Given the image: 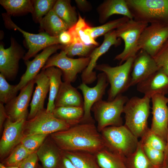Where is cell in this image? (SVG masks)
<instances>
[{
	"mask_svg": "<svg viewBox=\"0 0 168 168\" xmlns=\"http://www.w3.org/2000/svg\"><path fill=\"white\" fill-rule=\"evenodd\" d=\"M50 138L63 152L83 151L96 154L105 147L100 133L92 123H80L51 134Z\"/></svg>",
	"mask_w": 168,
	"mask_h": 168,
	"instance_id": "6da1fadb",
	"label": "cell"
},
{
	"mask_svg": "<svg viewBox=\"0 0 168 168\" xmlns=\"http://www.w3.org/2000/svg\"><path fill=\"white\" fill-rule=\"evenodd\" d=\"M151 98L133 96L128 99L124 108L125 126L138 138L149 129L147 120L150 114Z\"/></svg>",
	"mask_w": 168,
	"mask_h": 168,
	"instance_id": "7a4b0ae2",
	"label": "cell"
},
{
	"mask_svg": "<svg viewBox=\"0 0 168 168\" xmlns=\"http://www.w3.org/2000/svg\"><path fill=\"white\" fill-rule=\"evenodd\" d=\"M134 20L168 25V0H126Z\"/></svg>",
	"mask_w": 168,
	"mask_h": 168,
	"instance_id": "3957f363",
	"label": "cell"
},
{
	"mask_svg": "<svg viewBox=\"0 0 168 168\" xmlns=\"http://www.w3.org/2000/svg\"><path fill=\"white\" fill-rule=\"evenodd\" d=\"M105 147L126 158L132 153L138 145V138L124 125L111 126L100 132Z\"/></svg>",
	"mask_w": 168,
	"mask_h": 168,
	"instance_id": "277c9868",
	"label": "cell"
},
{
	"mask_svg": "<svg viewBox=\"0 0 168 168\" xmlns=\"http://www.w3.org/2000/svg\"><path fill=\"white\" fill-rule=\"evenodd\" d=\"M134 58H131L119 66L112 67L107 64L97 65L95 69L106 75L110 87L107 100H114L131 86V73Z\"/></svg>",
	"mask_w": 168,
	"mask_h": 168,
	"instance_id": "5b68a950",
	"label": "cell"
},
{
	"mask_svg": "<svg viewBox=\"0 0 168 168\" xmlns=\"http://www.w3.org/2000/svg\"><path fill=\"white\" fill-rule=\"evenodd\" d=\"M128 99L127 96L122 94L112 100L106 101L102 99L94 104L91 111L94 114L99 132L108 127L123 125L121 115Z\"/></svg>",
	"mask_w": 168,
	"mask_h": 168,
	"instance_id": "8992f818",
	"label": "cell"
},
{
	"mask_svg": "<svg viewBox=\"0 0 168 168\" xmlns=\"http://www.w3.org/2000/svg\"><path fill=\"white\" fill-rule=\"evenodd\" d=\"M148 24L129 19L116 29L117 36L122 39L124 43L123 51L116 55L114 60L120 61L119 65L131 58L135 57L139 49L138 43L141 35Z\"/></svg>",
	"mask_w": 168,
	"mask_h": 168,
	"instance_id": "52a82bcc",
	"label": "cell"
},
{
	"mask_svg": "<svg viewBox=\"0 0 168 168\" xmlns=\"http://www.w3.org/2000/svg\"><path fill=\"white\" fill-rule=\"evenodd\" d=\"M71 126L56 117L53 113L44 109L32 118L26 120L23 130L24 137L36 134L48 135L68 129Z\"/></svg>",
	"mask_w": 168,
	"mask_h": 168,
	"instance_id": "ba28073f",
	"label": "cell"
},
{
	"mask_svg": "<svg viewBox=\"0 0 168 168\" xmlns=\"http://www.w3.org/2000/svg\"><path fill=\"white\" fill-rule=\"evenodd\" d=\"M90 60L89 57L72 58L62 50L59 53L50 57L42 69L56 67L62 71L63 82L71 83L76 81L78 74L82 72L86 68Z\"/></svg>",
	"mask_w": 168,
	"mask_h": 168,
	"instance_id": "9c48e42d",
	"label": "cell"
},
{
	"mask_svg": "<svg viewBox=\"0 0 168 168\" xmlns=\"http://www.w3.org/2000/svg\"><path fill=\"white\" fill-rule=\"evenodd\" d=\"M2 15L6 27L18 30L25 38L28 50L23 58L24 61L36 56L40 50L49 46L60 44L58 36H51L45 32H41L37 34L29 33L17 26L12 21L11 16L7 13H2Z\"/></svg>",
	"mask_w": 168,
	"mask_h": 168,
	"instance_id": "30bf717a",
	"label": "cell"
},
{
	"mask_svg": "<svg viewBox=\"0 0 168 168\" xmlns=\"http://www.w3.org/2000/svg\"><path fill=\"white\" fill-rule=\"evenodd\" d=\"M168 40V25L152 23L147 26L142 33L138 45L153 57L163 44Z\"/></svg>",
	"mask_w": 168,
	"mask_h": 168,
	"instance_id": "8fae6325",
	"label": "cell"
},
{
	"mask_svg": "<svg viewBox=\"0 0 168 168\" xmlns=\"http://www.w3.org/2000/svg\"><path fill=\"white\" fill-rule=\"evenodd\" d=\"M96 84L93 87L82 83L77 87L82 91L83 98L84 115L81 123H94L91 114V108L95 103L102 99L109 85L106 75L103 72L98 74Z\"/></svg>",
	"mask_w": 168,
	"mask_h": 168,
	"instance_id": "7c38bea8",
	"label": "cell"
},
{
	"mask_svg": "<svg viewBox=\"0 0 168 168\" xmlns=\"http://www.w3.org/2000/svg\"><path fill=\"white\" fill-rule=\"evenodd\" d=\"M11 45L5 49L2 44L0 45V72L6 79H14L17 73L19 62L25 54L22 48L13 38H11Z\"/></svg>",
	"mask_w": 168,
	"mask_h": 168,
	"instance_id": "4fadbf2b",
	"label": "cell"
},
{
	"mask_svg": "<svg viewBox=\"0 0 168 168\" xmlns=\"http://www.w3.org/2000/svg\"><path fill=\"white\" fill-rule=\"evenodd\" d=\"M104 36L101 44L94 49L89 56L90 58L89 63L81 75L82 83L90 84L97 79L96 72L93 70L97 65V60L107 52L111 46L114 45L117 47L121 44V39L117 37L116 30L109 31Z\"/></svg>",
	"mask_w": 168,
	"mask_h": 168,
	"instance_id": "5bb4252c",
	"label": "cell"
},
{
	"mask_svg": "<svg viewBox=\"0 0 168 168\" xmlns=\"http://www.w3.org/2000/svg\"><path fill=\"white\" fill-rule=\"evenodd\" d=\"M151 99L152 116L150 129L166 142L168 133V97L158 94Z\"/></svg>",
	"mask_w": 168,
	"mask_h": 168,
	"instance_id": "9a60e30c",
	"label": "cell"
},
{
	"mask_svg": "<svg viewBox=\"0 0 168 168\" xmlns=\"http://www.w3.org/2000/svg\"><path fill=\"white\" fill-rule=\"evenodd\" d=\"M35 83L34 79L29 82L20 90L19 95L5 106L8 117L12 121L21 119H26L28 118V107Z\"/></svg>",
	"mask_w": 168,
	"mask_h": 168,
	"instance_id": "2e32d148",
	"label": "cell"
},
{
	"mask_svg": "<svg viewBox=\"0 0 168 168\" xmlns=\"http://www.w3.org/2000/svg\"><path fill=\"white\" fill-rule=\"evenodd\" d=\"M26 120L21 119L13 122L9 117L7 119L0 141L1 157L6 155L15 147L21 143L24 138V127Z\"/></svg>",
	"mask_w": 168,
	"mask_h": 168,
	"instance_id": "e0dca14e",
	"label": "cell"
},
{
	"mask_svg": "<svg viewBox=\"0 0 168 168\" xmlns=\"http://www.w3.org/2000/svg\"><path fill=\"white\" fill-rule=\"evenodd\" d=\"M63 47V45L61 44L49 46L36 55L32 60L24 61L26 66V70L21 76L19 83L16 85V90L18 91L20 90L29 82L34 79L39 73L40 69H42L50 56L58 50L62 49Z\"/></svg>",
	"mask_w": 168,
	"mask_h": 168,
	"instance_id": "ac0fdd59",
	"label": "cell"
},
{
	"mask_svg": "<svg viewBox=\"0 0 168 168\" xmlns=\"http://www.w3.org/2000/svg\"><path fill=\"white\" fill-rule=\"evenodd\" d=\"M159 69L153 57L143 50H140L133 63L131 86L145 80Z\"/></svg>",
	"mask_w": 168,
	"mask_h": 168,
	"instance_id": "d6986e66",
	"label": "cell"
},
{
	"mask_svg": "<svg viewBox=\"0 0 168 168\" xmlns=\"http://www.w3.org/2000/svg\"><path fill=\"white\" fill-rule=\"evenodd\" d=\"M137 85L139 92L151 99L156 94L166 95L168 92V76L159 69Z\"/></svg>",
	"mask_w": 168,
	"mask_h": 168,
	"instance_id": "ffe728a7",
	"label": "cell"
},
{
	"mask_svg": "<svg viewBox=\"0 0 168 168\" xmlns=\"http://www.w3.org/2000/svg\"><path fill=\"white\" fill-rule=\"evenodd\" d=\"M34 80L36 86L30 104V110L27 120L32 118L38 112L44 109L45 100L49 89V79L45 70H42Z\"/></svg>",
	"mask_w": 168,
	"mask_h": 168,
	"instance_id": "44dd1931",
	"label": "cell"
},
{
	"mask_svg": "<svg viewBox=\"0 0 168 168\" xmlns=\"http://www.w3.org/2000/svg\"><path fill=\"white\" fill-rule=\"evenodd\" d=\"M99 21L105 23L111 16L121 15L130 19H133L126 0H106L104 1L97 8Z\"/></svg>",
	"mask_w": 168,
	"mask_h": 168,
	"instance_id": "7402d4cb",
	"label": "cell"
},
{
	"mask_svg": "<svg viewBox=\"0 0 168 168\" xmlns=\"http://www.w3.org/2000/svg\"><path fill=\"white\" fill-rule=\"evenodd\" d=\"M83 99L77 88L71 83L62 82L56 98L55 107L64 106L82 107Z\"/></svg>",
	"mask_w": 168,
	"mask_h": 168,
	"instance_id": "603a6c76",
	"label": "cell"
},
{
	"mask_svg": "<svg viewBox=\"0 0 168 168\" xmlns=\"http://www.w3.org/2000/svg\"><path fill=\"white\" fill-rule=\"evenodd\" d=\"M36 153L44 168H56L61 157L62 151L50 138L44 141Z\"/></svg>",
	"mask_w": 168,
	"mask_h": 168,
	"instance_id": "cb8c5ba5",
	"label": "cell"
},
{
	"mask_svg": "<svg viewBox=\"0 0 168 168\" xmlns=\"http://www.w3.org/2000/svg\"><path fill=\"white\" fill-rule=\"evenodd\" d=\"M91 28L78 13L77 22L68 29L73 36V42H81L87 45H98V43L91 36Z\"/></svg>",
	"mask_w": 168,
	"mask_h": 168,
	"instance_id": "d4e9b609",
	"label": "cell"
},
{
	"mask_svg": "<svg viewBox=\"0 0 168 168\" xmlns=\"http://www.w3.org/2000/svg\"><path fill=\"white\" fill-rule=\"evenodd\" d=\"M44 70L49 81V95L46 110L53 113L55 108V100L62 82L61 77L63 73L60 69L54 67H50Z\"/></svg>",
	"mask_w": 168,
	"mask_h": 168,
	"instance_id": "484cf974",
	"label": "cell"
},
{
	"mask_svg": "<svg viewBox=\"0 0 168 168\" xmlns=\"http://www.w3.org/2000/svg\"><path fill=\"white\" fill-rule=\"evenodd\" d=\"M40 27L51 36H57L62 32L68 30V25L52 9L40 23Z\"/></svg>",
	"mask_w": 168,
	"mask_h": 168,
	"instance_id": "4316f807",
	"label": "cell"
},
{
	"mask_svg": "<svg viewBox=\"0 0 168 168\" xmlns=\"http://www.w3.org/2000/svg\"><path fill=\"white\" fill-rule=\"evenodd\" d=\"M96 155L100 168H127L125 158L105 147Z\"/></svg>",
	"mask_w": 168,
	"mask_h": 168,
	"instance_id": "83f0119b",
	"label": "cell"
},
{
	"mask_svg": "<svg viewBox=\"0 0 168 168\" xmlns=\"http://www.w3.org/2000/svg\"><path fill=\"white\" fill-rule=\"evenodd\" d=\"M52 9L68 25L69 29L77 22L78 16L75 7L71 4L70 0H56Z\"/></svg>",
	"mask_w": 168,
	"mask_h": 168,
	"instance_id": "f1b7e54d",
	"label": "cell"
},
{
	"mask_svg": "<svg viewBox=\"0 0 168 168\" xmlns=\"http://www.w3.org/2000/svg\"><path fill=\"white\" fill-rule=\"evenodd\" d=\"M62 152L76 168H100L96 154L83 151Z\"/></svg>",
	"mask_w": 168,
	"mask_h": 168,
	"instance_id": "f546056e",
	"label": "cell"
},
{
	"mask_svg": "<svg viewBox=\"0 0 168 168\" xmlns=\"http://www.w3.org/2000/svg\"><path fill=\"white\" fill-rule=\"evenodd\" d=\"M53 113L56 117L72 126L81 123L84 111L82 107H55Z\"/></svg>",
	"mask_w": 168,
	"mask_h": 168,
	"instance_id": "4dcf8cb0",
	"label": "cell"
},
{
	"mask_svg": "<svg viewBox=\"0 0 168 168\" xmlns=\"http://www.w3.org/2000/svg\"><path fill=\"white\" fill-rule=\"evenodd\" d=\"M0 4L11 16H18L33 11V1L30 0H1Z\"/></svg>",
	"mask_w": 168,
	"mask_h": 168,
	"instance_id": "1f68e13d",
	"label": "cell"
},
{
	"mask_svg": "<svg viewBox=\"0 0 168 168\" xmlns=\"http://www.w3.org/2000/svg\"><path fill=\"white\" fill-rule=\"evenodd\" d=\"M127 168H161L153 165L148 159L143 151L141 142L139 140L135 150L125 158Z\"/></svg>",
	"mask_w": 168,
	"mask_h": 168,
	"instance_id": "d6a6232c",
	"label": "cell"
},
{
	"mask_svg": "<svg viewBox=\"0 0 168 168\" xmlns=\"http://www.w3.org/2000/svg\"><path fill=\"white\" fill-rule=\"evenodd\" d=\"M130 19L126 16L109 21L101 26L91 27V35L95 40L97 37L104 35L110 31L117 29Z\"/></svg>",
	"mask_w": 168,
	"mask_h": 168,
	"instance_id": "836d02e7",
	"label": "cell"
},
{
	"mask_svg": "<svg viewBox=\"0 0 168 168\" xmlns=\"http://www.w3.org/2000/svg\"><path fill=\"white\" fill-rule=\"evenodd\" d=\"M63 46L62 50L65 51L67 55L70 58L75 56L88 57L96 46L86 45L81 42H74L67 45Z\"/></svg>",
	"mask_w": 168,
	"mask_h": 168,
	"instance_id": "e575fe53",
	"label": "cell"
},
{
	"mask_svg": "<svg viewBox=\"0 0 168 168\" xmlns=\"http://www.w3.org/2000/svg\"><path fill=\"white\" fill-rule=\"evenodd\" d=\"M33 1V19L36 23H40L43 18L53 8L56 0H35Z\"/></svg>",
	"mask_w": 168,
	"mask_h": 168,
	"instance_id": "d590c367",
	"label": "cell"
},
{
	"mask_svg": "<svg viewBox=\"0 0 168 168\" xmlns=\"http://www.w3.org/2000/svg\"><path fill=\"white\" fill-rule=\"evenodd\" d=\"M16 85L10 84L3 76L0 73V102L6 104L16 96L18 91Z\"/></svg>",
	"mask_w": 168,
	"mask_h": 168,
	"instance_id": "8d00e7d4",
	"label": "cell"
},
{
	"mask_svg": "<svg viewBox=\"0 0 168 168\" xmlns=\"http://www.w3.org/2000/svg\"><path fill=\"white\" fill-rule=\"evenodd\" d=\"M31 153L20 143L7 157L6 163L10 166H16Z\"/></svg>",
	"mask_w": 168,
	"mask_h": 168,
	"instance_id": "74e56055",
	"label": "cell"
},
{
	"mask_svg": "<svg viewBox=\"0 0 168 168\" xmlns=\"http://www.w3.org/2000/svg\"><path fill=\"white\" fill-rule=\"evenodd\" d=\"M142 144L145 154L153 165L162 167L166 164L163 151L153 148L142 143Z\"/></svg>",
	"mask_w": 168,
	"mask_h": 168,
	"instance_id": "f35d334b",
	"label": "cell"
},
{
	"mask_svg": "<svg viewBox=\"0 0 168 168\" xmlns=\"http://www.w3.org/2000/svg\"><path fill=\"white\" fill-rule=\"evenodd\" d=\"M140 140L143 144L158 150L164 151L166 142L151 131L149 128Z\"/></svg>",
	"mask_w": 168,
	"mask_h": 168,
	"instance_id": "ab89813d",
	"label": "cell"
},
{
	"mask_svg": "<svg viewBox=\"0 0 168 168\" xmlns=\"http://www.w3.org/2000/svg\"><path fill=\"white\" fill-rule=\"evenodd\" d=\"M48 135L36 134L24 137L21 143L31 153L36 152Z\"/></svg>",
	"mask_w": 168,
	"mask_h": 168,
	"instance_id": "60d3db41",
	"label": "cell"
},
{
	"mask_svg": "<svg viewBox=\"0 0 168 168\" xmlns=\"http://www.w3.org/2000/svg\"><path fill=\"white\" fill-rule=\"evenodd\" d=\"M153 58L159 69L168 76V40Z\"/></svg>",
	"mask_w": 168,
	"mask_h": 168,
	"instance_id": "b9f144b4",
	"label": "cell"
},
{
	"mask_svg": "<svg viewBox=\"0 0 168 168\" xmlns=\"http://www.w3.org/2000/svg\"><path fill=\"white\" fill-rule=\"evenodd\" d=\"M38 159L36 152L32 153L16 166L19 168H35Z\"/></svg>",
	"mask_w": 168,
	"mask_h": 168,
	"instance_id": "7bdbcfd3",
	"label": "cell"
},
{
	"mask_svg": "<svg viewBox=\"0 0 168 168\" xmlns=\"http://www.w3.org/2000/svg\"><path fill=\"white\" fill-rule=\"evenodd\" d=\"M58 37L60 44L63 46L69 45L73 42V36L68 30L61 32Z\"/></svg>",
	"mask_w": 168,
	"mask_h": 168,
	"instance_id": "ee69618b",
	"label": "cell"
},
{
	"mask_svg": "<svg viewBox=\"0 0 168 168\" xmlns=\"http://www.w3.org/2000/svg\"><path fill=\"white\" fill-rule=\"evenodd\" d=\"M56 168H76L62 151L60 160Z\"/></svg>",
	"mask_w": 168,
	"mask_h": 168,
	"instance_id": "f6af8a7d",
	"label": "cell"
},
{
	"mask_svg": "<svg viewBox=\"0 0 168 168\" xmlns=\"http://www.w3.org/2000/svg\"><path fill=\"white\" fill-rule=\"evenodd\" d=\"M3 104L0 103V131L2 129V128L4 122L8 117L7 114L5 107L4 106Z\"/></svg>",
	"mask_w": 168,
	"mask_h": 168,
	"instance_id": "bcb514c9",
	"label": "cell"
},
{
	"mask_svg": "<svg viewBox=\"0 0 168 168\" xmlns=\"http://www.w3.org/2000/svg\"><path fill=\"white\" fill-rule=\"evenodd\" d=\"M75 2L80 9L83 11L89 10L90 6L89 2L85 0H76Z\"/></svg>",
	"mask_w": 168,
	"mask_h": 168,
	"instance_id": "7dc6e473",
	"label": "cell"
},
{
	"mask_svg": "<svg viewBox=\"0 0 168 168\" xmlns=\"http://www.w3.org/2000/svg\"><path fill=\"white\" fill-rule=\"evenodd\" d=\"M164 152L165 155V163L168 164V133L166 141L165 148Z\"/></svg>",
	"mask_w": 168,
	"mask_h": 168,
	"instance_id": "c3c4849f",
	"label": "cell"
},
{
	"mask_svg": "<svg viewBox=\"0 0 168 168\" xmlns=\"http://www.w3.org/2000/svg\"><path fill=\"white\" fill-rule=\"evenodd\" d=\"M0 168H19L18 167L15 166H10V167H7L5 166L2 163L0 164Z\"/></svg>",
	"mask_w": 168,
	"mask_h": 168,
	"instance_id": "681fc988",
	"label": "cell"
},
{
	"mask_svg": "<svg viewBox=\"0 0 168 168\" xmlns=\"http://www.w3.org/2000/svg\"><path fill=\"white\" fill-rule=\"evenodd\" d=\"M165 168H168V164H166L165 166Z\"/></svg>",
	"mask_w": 168,
	"mask_h": 168,
	"instance_id": "f907efd6",
	"label": "cell"
},
{
	"mask_svg": "<svg viewBox=\"0 0 168 168\" xmlns=\"http://www.w3.org/2000/svg\"><path fill=\"white\" fill-rule=\"evenodd\" d=\"M167 94L168 95V92Z\"/></svg>",
	"mask_w": 168,
	"mask_h": 168,
	"instance_id": "816d5d0a",
	"label": "cell"
},
{
	"mask_svg": "<svg viewBox=\"0 0 168 168\" xmlns=\"http://www.w3.org/2000/svg\"></svg>",
	"mask_w": 168,
	"mask_h": 168,
	"instance_id": "f5cc1de1",
	"label": "cell"
}]
</instances>
